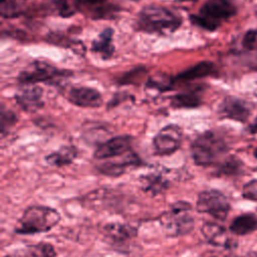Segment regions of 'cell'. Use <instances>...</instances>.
Instances as JSON below:
<instances>
[{
    "mask_svg": "<svg viewBox=\"0 0 257 257\" xmlns=\"http://www.w3.org/2000/svg\"><path fill=\"white\" fill-rule=\"evenodd\" d=\"M77 157V150L73 146H65L58 151L53 152L45 157V161L50 166L63 167L70 165Z\"/></svg>",
    "mask_w": 257,
    "mask_h": 257,
    "instance_id": "44dd1931",
    "label": "cell"
},
{
    "mask_svg": "<svg viewBox=\"0 0 257 257\" xmlns=\"http://www.w3.org/2000/svg\"><path fill=\"white\" fill-rule=\"evenodd\" d=\"M196 208L199 213L209 214L219 221H224L230 211V202L227 197L215 189L204 190L199 193Z\"/></svg>",
    "mask_w": 257,
    "mask_h": 257,
    "instance_id": "8992f818",
    "label": "cell"
},
{
    "mask_svg": "<svg viewBox=\"0 0 257 257\" xmlns=\"http://www.w3.org/2000/svg\"><path fill=\"white\" fill-rule=\"evenodd\" d=\"M31 253L34 257H56L57 253L54 246L47 242H41L31 247Z\"/></svg>",
    "mask_w": 257,
    "mask_h": 257,
    "instance_id": "cb8c5ba5",
    "label": "cell"
},
{
    "mask_svg": "<svg viewBox=\"0 0 257 257\" xmlns=\"http://www.w3.org/2000/svg\"><path fill=\"white\" fill-rule=\"evenodd\" d=\"M55 4H56L57 12L62 17H68L73 14V11L68 5V3L66 2V0H55Z\"/></svg>",
    "mask_w": 257,
    "mask_h": 257,
    "instance_id": "f546056e",
    "label": "cell"
},
{
    "mask_svg": "<svg viewBox=\"0 0 257 257\" xmlns=\"http://www.w3.org/2000/svg\"><path fill=\"white\" fill-rule=\"evenodd\" d=\"M201 232L206 241L213 246L226 249L236 246V242L229 236L226 229L217 223H204L201 228Z\"/></svg>",
    "mask_w": 257,
    "mask_h": 257,
    "instance_id": "8fae6325",
    "label": "cell"
},
{
    "mask_svg": "<svg viewBox=\"0 0 257 257\" xmlns=\"http://www.w3.org/2000/svg\"><path fill=\"white\" fill-rule=\"evenodd\" d=\"M242 196L244 199L257 201V180H251L243 186Z\"/></svg>",
    "mask_w": 257,
    "mask_h": 257,
    "instance_id": "83f0119b",
    "label": "cell"
},
{
    "mask_svg": "<svg viewBox=\"0 0 257 257\" xmlns=\"http://www.w3.org/2000/svg\"><path fill=\"white\" fill-rule=\"evenodd\" d=\"M254 157L255 158H257V148L255 149V151H254Z\"/></svg>",
    "mask_w": 257,
    "mask_h": 257,
    "instance_id": "836d02e7",
    "label": "cell"
},
{
    "mask_svg": "<svg viewBox=\"0 0 257 257\" xmlns=\"http://www.w3.org/2000/svg\"><path fill=\"white\" fill-rule=\"evenodd\" d=\"M20 13L21 10L15 1H6L1 4V14L3 17L11 18L18 16Z\"/></svg>",
    "mask_w": 257,
    "mask_h": 257,
    "instance_id": "4316f807",
    "label": "cell"
},
{
    "mask_svg": "<svg viewBox=\"0 0 257 257\" xmlns=\"http://www.w3.org/2000/svg\"><path fill=\"white\" fill-rule=\"evenodd\" d=\"M243 164L240 160L230 157L220 163L216 170L217 176H235L242 172Z\"/></svg>",
    "mask_w": 257,
    "mask_h": 257,
    "instance_id": "7402d4cb",
    "label": "cell"
},
{
    "mask_svg": "<svg viewBox=\"0 0 257 257\" xmlns=\"http://www.w3.org/2000/svg\"><path fill=\"white\" fill-rule=\"evenodd\" d=\"M141 188L145 193L153 196L163 194L169 188V182L161 174L152 173L144 175L140 178Z\"/></svg>",
    "mask_w": 257,
    "mask_h": 257,
    "instance_id": "ffe728a7",
    "label": "cell"
},
{
    "mask_svg": "<svg viewBox=\"0 0 257 257\" xmlns=\"http://www.w3.org/2000/svg\"><path fill=\"white\" fill-rule=\"evenodd\" d=\"M146 67H136L135 69L126 72L125 74L119 77V84H127V83H136L138 80H141L146 74Z\"/></svg>",
    "mask_w": 257,
    "mask_h": 257,
    "instance_id": "484cf974",
    "label": "cell"
},
{
    "mask_svg": "<svg viewBox=\"0 0 257 257\" xmlns=\"http://www.w3.org/2000/svg\"><path fill=\"white\" fill-rule=\"evenodd\" d=\"M141 164V160L134 153H128L118 162H105L97 167V170L109 177H119L123 175L127 168L135 167Z\"/></svg>",
    "mask_w": 257,
    "mask_h": 257,
    "instance_id": "5bb4252c",
    "label": "cell"
},
{
    "mask_svg": "<svg viewBox=\"0 0 257 257\" xmlns=\"http://www.w3.org/2000/svg\"><path fill=\"white\" fill-rule=\"evenodd\" d=\"M60 219V214L53 208L31 206L23 212L14 231L20 235H34L48 232L58 225Z\"/></svg>",
    "mask_w": 257,
    "mask_h": 257,
    "instance_id": "7a4b0ae2",
    "label": "cell"
},
{
    "mask_svg": "<svg viewBox=\"0 0 257 257\" xmlns=\"http://www.w3.org/2000/svg\"><path fill=\"white\" fill-rule=\"evenodd\" d=\"M229 230L235 235H248L257 231V216L252 213H244L233 219Z\"/></svg>",
    "mask_w": 257,
    "mask_h": 257,
    "instance_id": "d6986e66",
    "label": "cell"
},
{
    "mask_svg": "<svg viewBox=\"0 0 257 257\" xmlns=\"http://www.w3.org/2000/svg\"><path fill=\"white\" fill-rule=\"evenodd\" d=\"M71 74V71L65 69H59L45 61L35 60L25 69H23L18 75V81L23 84H36L38 82L50 81L52 79L67 77Z\"/></svg>",
    "mask_w": 257,
    "mask_h": 257,
    "instance_id": "52a82bcc",
    "label": "cell"
},
{
    "mask_svg": "<svg viewBox=\"0 0 257 257\" xmlns=\"http://www.w3.org/2000/svg\"><path fill=\"white\" fill-rule=\"evenodd\" d=\"M103 235L112 243H123L137 235V229L128 224L112 222L104 225Z\"/></svg>",
    "mask_w": 257,
    "mask_h": 257,
    "instance_id": "9a60e30c",
    "label": "cell"
},
{
    "mask_svg": "<svg viewBox=\"0 0 257 257\" xmlns=\"http://www.w3.org/2000/svg\"><path fill=\"white\" fill-rule=\"evenodd\" d=\"M256 42H257V29H251L245 33L242 39V46L246 50H251L254 48Z\"/></svg>",
    "mask_w": 257,
    "mask_h": 257,
    "instance_id": "f1b7e54d",
    "label": "cell"
},
{
    "mask_svg": "<svg viewBox=\"0 0 257 257\" xmlns=\"http://www.w3.org/2000/svg\"><path fill=\"white\" fill-rule=\"evenodd\" d=\"M213 257H214V256H213Z\"/></svg>",
    "mask_w": 257,
    "mask_h": 257,
    "instance_id": "d590c367",
    "label": "cell"
},
{
    "mask_svg": "<svg viewBox=\"0 0 257 257\" xmlns=\"http://www.w3.org/2000/svg\"><path fill=\"white\" fill-rule=\"evenodd\" d=\"M192 206L186 201H178L170 206L161 218V225L169 237H179L190 233L194 228V218L190 214Z\"/></svg>",
    "mask_w": 257,
    "mask_h": 257,
    "instance_id": "5b68a950",
    "label": "cell"
},
{
    "mask_svg": "<svg viewBox=\"0 0 257 257\" xmlns=\"http://www.w3.org/2000/svg\"><path fill=\"white\" fill-rule=\"evenodd\" d=\"M1 134L2 137L5 135V133L12 127L16 121H17V117L16 114L9 109H5V107L2 105L1 107Z\"/></svg>",
    "mask_w": 257,
    "mask_h": 257,
    "instance_id": "d4e9b609",
    "label": "cell"
},
{
    "mask_svg": "<svg viewBox=\"0 0 257 257\" xmlns=\"http://www.w3.org/2000/svg\"><path fill=\"white\" fill-rule=\"evenodd\" d=\"M249 132L251 134H257V116H256L255 120L253 121V123L249 126Z\"/></svg>",
    "mask_w": 257,
    "mask_h": 257,
    "instance_id": "1f68e13d",
    "label": "cell"
},
{
    "mask_svg": "<svg viewBox=\"0 0 257 257\" xmlns=\"http://www.w3.org/2000/svg\"><path fill=\"white\" fill-rule=\"evenodd\" d=\"M6 1H8V0H1V4L4 3V2H6Z\"/></svg>",
    "mask_w": 257,
    "mask_h": 257,
    "instance_id": "e575fe53",
    "label": "cell"
},
{
    "mask_svg": "<svg viewBox=\"0 0 257 257\" xmlns=\"http://www.w3.org/2000/svg\"><path fill=\"white\" fill-rule=\"evenodd\" d=\"M75 5L81 6V7H87V6H94L103 3L106 0H73Z\"/></svg>",
    "mask_w": 257,
    "mask_h": 257,
    "instance_id": "4dcf8cb0",
    "label": "cell"
},
{
    "mask_svg": "<svg viewBox=\"0 0 257 257\" xmlns=\"http://www.w3.org/2000/svg\"><path fill=\"white\" fill-rule=\"evenodd\" d=\"M136 23L139 31L168 34L176 31L181 26L182 18L164 6L152 4L140 11Z\"/></svg>",
    "mask_w": 257,
    "mask_h": 257,
    "instance_id": "6da1fadb",
    "label": "cell"
},
{
    "mask_svg": "<svg viewBox=\"0 0 257 257\" xmlns=\"http://www.w3.org/2000/svg\"><path fill=\"white\" fill-rule=\"evenodd\" d=\"M17 104L26 111H35L43 106L42 88L36 84H27L16 94Z\"/></svg>",
    "mask_w": 257,
    "mask_h": 257,
    "instance_id": "7c38bea8",
    "label": "cell"
},
{
    "mask_svg": "<svg viewBox=\"0 0 257 257\" xmlns=\"http://www.w3.org/2000/svg\"><path fill=\"white\" fill-rule=\"evenodd\" d=\"M132 139L128 136H117L100 144L94 151L96 160H107L130 153Z\"/></svg>",
    "mask_w": 257,
    "mask_h": 257,
    "instance_id": "9c48e42d",
    "label": "cell"
},
{
    "mask_svg": "<svg viewBox=\"0 0 257 257\" xmlns=\"http://www.w3.org/2000/svg\"><path fill=\"white\" fill-rule=\"evenodd\" d=\"M182 130L177 124H168L154 138V152L158 156H168L179 150L182 144Z\"/></svg>",
    "mask_w": 257,
    "mask_h": 257,
    "instance_id": "ba28073f",
    "label": "cell"
},
{
    "mask_svg": "<svg viewBox=\"0 0 257 257\" xmlns=\"http://www.w3.org/2000/svg\"><path fill=\"white\" fill-rule=\"evenodd\" d=\"M202 103V88L177 93L171 97V105L175 108H195Z\"/></svg>",
    "mask_w": 257,
    "mask_h": 257,
    "instance_id": "ac0fdd59",
    "label": "cell"
},
{
    "mask_svg": "<svg viewBox=\"0 0 257 257\" xmlns=\"http://www.w3.org/2000/svg\"><path fill=\"white\" fill-rule=\"evenodd\" d=\"M233 257H257V252L250 251V252H248V253L245 254V255H242V256H233Z\"/></svg>",
    "mask_w": 257,
    "mask_h": 257,
    "instance_id": "d6a6232c",
    "label": "cell"
},
{
    "mask_svg": "<svg viewBox=\"0 0 257 257\" xmlns=\"http://www.w3.org/2000/svg\"><path fill=\"white\" fill-rule=\"evenodd\" d=\"M237 12L235 5L230 0H208L199 10L198 14L190 16L192 23L209 30H216L223 21L230 19Z\"/></svg>",
    "mask_w": 257,
    "mask_h": 257,
    "instance_id": "277c9868",
    "label": "cell"
},
{
    "mask_svg": "<svg viewBox=\"0 0 257 257\" xmlns=\"http://www.w3.org/2000/svg\"><path fill=\"white\" fill-rule=\"evenodd\" d=\"M228 151V146L222 136L214 131L201 134L192 144V158L198 166H211Z\"/></svg>",
    "mask_w": 257,
    "mask_h": 257,
    "instance_id": "3957f363",
    "label": "cell"
},
{
    "mask_svg": "<svg viewBox=\"0 0 257 257\" xmlns=\"http://www.w3.org/2000/svg\"><path fill=\"white\" fill-rule=\"evenodd\" d=\"M68 100L79 107L96 108L102 104V96L98 90L87 86L72 87L68 92Z\"/></svg>",
    "mask_w": 257,
    "mask_h": 257,
    "instance_id": "30bf717a",
    "label": "cell"
},
{
    "mask_svg": "<svg viewBox=\"0 0 257 257\" xmlns=\"http://www.w3.org/2000/svg\"><path fill=\"white\" fill-rule=\"evenodd\" d=\"M215 72V65L213 62L211 61H201L193 66H191L190 68L182 71L181 73H179L175 80L177 81H181V82H187V81H192L198 78H202L208 75H211Z\"/></svg>",
    "mask_w": 257,
    "mask_h": 257,
    "instance_id": "e0dca14e",
    "label": "cell"
},
{
    "mask_svg": "<svg viewBox=\"0 0 257 257\" xmlns=\"http://www.w3.org/2000/svg\"><path fill=\"white\" fill-rule=\"evenodd\" d=\"M174 80L175 79H173L167 75L154 76V77L149 78V80L147 82V87L158 89L159 91L168 90V89H171V87L174 83Z\"/></svg>",
    "mask_w": 257,
    "mask_h": 257,
    "instance_id": "603a6c76",
    "label": "cell"
},
{
    "mask_svg": "<svg viewBox=\"0 0 257 257\" xmlns=\"http://www.w3.org/2000/svg\"><path fill=\"white\" fill-rule=\"evenodd\" d=\"M112 35L113 29L107 27L103 29L96 39L91 43V50L95 53H98L102 59L107 60L113 55L114 47L112 44Z\"/></svg>",
    "mask_w": 257,
    "mask_h": 257,
    "instance_id": "2e32d148",
    "label": "cell"
},
{
    "mask_svg": "<svg viewBox=\"0 0 257 257\" xmlns=\"http://www.w3.org/2000/svg\"><path fill=\"white\" fill-rule=\"evenodd\" d=\"M219 112L223 117L244 122L250 114V109L244 100L235 96H227L221 102Z\"/></svg>",
    "mask_w": 257,
    "mask_h": 257,
    "instance_id": "4fadbf2b",
    "label": "cell"
}]
</instances>
